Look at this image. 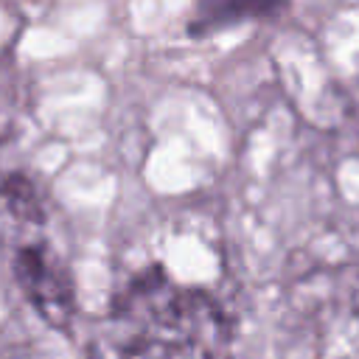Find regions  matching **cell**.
I'll list each match as a JSON object with an SVG mask.
<instances>
[{"mask_svg":"<svg viewBox=\"0 0 359 359\" xmlns=\"http://www.w3.org/2000/svg\"><path fill=\"white\" fill-rule=\"evenodd\" d=\"M222 345L219 306L205 292L146 269L118 294L93 345V359H219Z\"/></svg>","mask_w":359,"mask_h":359,"instance_id":"cell-1","label":"cell"},{"mask_svg":"<svg viewBox=\"0 0 359 359\" xmlns=\"http://www.w3.org/2000/svg\"><path fill=\"white\" fill-rule=\"evenodd\" d=\"M14 275L36 306V311L56 328H65L73 317V283L56 255V250L36 233L17 244L14 250Z\"/></svg>","mask_w":359,"mask_h":359,"instance_id":"cell-2","label":"cell"},{"mask_svg":"<svg viewBox=\"0 0 359 359\" xmlns=\"http://www.w3.org/2000/svg\"><path fill=\"white\" fill-rule=\"evenodd\" d=\"M0 216L11 227V233H22V238L36 236L45 224V208L34 180L22 171H8L0 177Z\"/></svg>","mask_w":359,"mask_h":359,"instance_id":"cell-3","label":"cell"},{"mask_svg":"<svg viewBox=\"0 0 359 359\" xmlns=\"http://www.w3.org/2000/svg\"><path fill=\"white\" fill-rule=\"evenodd\" d=\"M345 309L337 314V320L331 325H325V345L331 351H337L339 345H351L348 348V359L359 356V280L348 289L345 294Z\"/></svg>","mask_w":359,"mask_h":359,"instance_id":"cell-4","label":"cell"},{"mask_svg":"<svg viewBox=\"0 0 359 359\" xmlns=\"http://www.w3.org/2000/svg\"><path fill=\"white\" fill-rule=\"evenodd\" d=\"M278 3L280 0H199L196 17L202 25H219V22H233L252 14H266Z\"/></svg>","mask_w":359,"mask_h":359,"instance_id":"cell-5","label":"cell"}]
</instances>
